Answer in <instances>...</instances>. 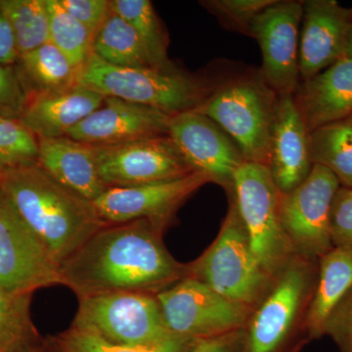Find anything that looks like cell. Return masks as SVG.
Here are the masks:
<instances>
[{
	"instance_id": "41",
	"label": "cell",
	"mask_w": 352,
	"mask_h": 352,
	"mask_svg": "<svg viewBox=\"0 0 352 352\" xmlns=\"http://www.w3.org/2000/svg\"><path fill=\"white\" fill-rule=\"evenodd\" d=\"M50 352H60V351H56V349H52V347H51Z\"/></svg>"
},
{
	"instance_id": "10",
	"label": "cell",
	"mask_w": 352,
	"mask_h": 352,
	"mask_svg": "<svg viewBox=\"0 0 352 352\" xmlns=\"http://www.w3.org/2000/svg\"><path fill=\"white\" fill-rule=\"evenodd\" d=\"M340 188L333 173L314 164L300 186L282 194V226L296 256L319 259L333 249L331 212Z\"/></svg>"
},
{
	"instance_id": "1",
	"label": "cell",
	"mask_w": 352,
	"mask_h": 352,
	"mask_svg": "<svg viewBox=\"0 0 352 352\" xmlns=\"http://www.w3.org/2000/svg\"><path fill=\"white\" fill-rule=\"evenodd\" d=\"M166 224L139 219L102 227L60 264L78 298L133 292L157 295L188 276L164 244Z\"/></svg>"
},
{
	"instance_id": "8",
	"label": "cell",
	"mask_w": 352,
	"mask_h": 352,
	"mask_svg": "<svg viewBox=\"0 0 352 352\" xmlns=\"http://www.w3.org/2000/svg\"><path fill=\"white\" fill-rule=\"evenodd\" d=\"M72 328L113 344L144 346L173 337L156 295L133 292L78 298Z\"/></svg>"
},
{
	"instance_id": "23",
	"label": "cell",
	"mask_w": 352,
	"mask_h": 352,
	"mask_svg": "<svg viewBox=\"0 0 352 352\" xmlns=\"http://www.w3.org/2000/svg\"><path fill=\"white\" fill-rule=\"evenodd\" d=\"M15 68L29 101L38 95L73 87L78 82L80 73V69L50 43L21 55Z\"/></svg>"
},
{
	"instance_id": "16",
	"label": "cell",
	"mask_w": 352,
	"mask_h": 352,
	"mask_svg": "<svg viewBox=\"0 0 352 352\" xmlns=\"http://www.w3.org/2000/svg\"><path fill=\"white\" fill-rule=\"evenodd\" d=\"M171 117L157 109L105 97L101 107L67 134L90 146H112L168 135Z\"/></svg>"
},
{
	"instance_id": "14",
	"label": "cell",
	"mask_w": 352,
	"mask_h": 352,
	"mask_svg": "<svg viewBox=\"0 0 352 352\" xmlns=\"http://www.w3.org/2000/svg\"><path fill=\"white\" fill-rule=\"evenodd\" d=\"M168 135L193 170L233 191L234 177L245 163L233 139L207 116L189 111L171 117Z\"/></svg>"
},
{
	"instance_id": "24",
	"label": "cell",
	"mask_w": 352,
	"mask_h": 352,
	"mask_svg": "<svg viewBox=\"0 0 352 352\" xmlns=\"http://www.w3.org/2000/svg\"><path fill=\"white\" fill-rule=\"evenodd\" d=\"M94 54L106 63L124 68H164L155 61L129 23L109 11L94 41Z\"/></svg>"
},
{
	"instance_id": "40",
	"label": "cell",
	"mask_w": 352,
	"mask_h": 352,
	"mask_svg": "<svg viewBox=\"0 0 352 352\" xmlns=\"http://www.w3.org/2000/svg\"><path fill=\"white\" fill-rule=\"evenodd\" d=\"M346 122H349V124H352V115L346 120Z\"/></svg>"
},
{
	"instance_id": "30",
	"label": "cell",
	"mask_w": 352,
	"mask_h": 352,
	"mask_svg": "<svg viewBox=\"0 0 352 352\" xmlns=\"http://www.w3.org/2000/svg\"><path fill=\"white\" fill-rule=\"evenodd\" d=\"M198 340L173 336L162 342L144 346L113 344L76 329H69L48 342L60 352H191Z\"/></svg>"
},
{
	"instance_id": "4",
	"label": "cell",
	"mask_w": 352,
	"mask_h": 352,
	"mask_svg": "<svg viewBox=\"0 0 352 352\" xmlns=\"http://www.w3.org/2000/svg\"><path fill=\"white\" fill-rule=\"evenodd\" d=\"M104 97L157 109L170 117L196 110L212 94L207 82L173 68H124L92 53L78 82Z\"/></svg>"
},
{
	"instance_id": "20",
	"label": "cell",
	"mask_w": 352,
	"mask_h": 352,
	"mask_svg": "<svg viewBox=\"0 0 352 352\" xmlns=\"http://www.w3.org/2000/svg\"><path fill=\"white\" fill-rule=\"evenodd\" d=\"M104 100L105 97L76 83L31 99L21 122L36 138H63Z\"/></svg>"
},
{
	"instance_id": "37",
	"label": "cell",
	"mask_w": 352,
	"mask_h": 352,
	"mask_svg": "<svg viewBox=\"0 0 352 352\" xmlns=\"http://www.w3.org/2000/svg\"><path fill=\"white\" fill-rule=\"evenodd\" d=\"M244 330L214 339L198 340L191 352H242Z\"/></svg>"
},
{
	"instance_id": "17",
	"label": "cell",
	"mask_w": 352,
	"mask_h": 352,
	"mask_svg": "<svg viewBox=\"0 0 352 352\" xmlns=\"http://www.w3.org/2000/svg\"><path fill=\"white\" fill-rule=\"evenodd\" d=\"M352 9L333 0L302 1L300 75L307 80L346 56Z\"/></svg>"
},
{
	"instance_id": "22",
	"label": "cell",
	"mask_w": 352,
	"mask_h": 352,
	"mask_svg": "<svg viewBox=\"0 0 352 352\" xmlns=\"http://www.w3.org/2000/svg\"><path fill=\"white\" fill-rule=\"evenodd\" d=\"M352 288V245L333 247L318 259V278L307 321L309 342L326 336L329 317Z\"/></svg>"
},
{
	"instance_id": "36",
	"label": "cell",
	"mask_w": 352,
	"mask_h": 352,
	"mask_svg": "<svg viewBox=\"0 0 352 352\" xmlns=\"http://www.w3.org/2000/svg\"><path fill=\"white\" fill-rule=\"evenodd\" d=\"M60 2L94 36L110 11L107 0H60Z\"/></svg>"
},
{
	"instance_id": "19",
	"label": "cell",
	"mask_w": 352,
	"mask_h": 352,
	"mask_svg": "<svg viewBox=\"0 0 352 352\" xmlns=\"http://www.w3.org/2000/svg\"><path fill=\"white\" fill-rule=\"evenodd\" d=\"M294 99L309 132L349 119L352 115V58H344L302 80Z\"/></svg>"
},
{
	"instance_id": "33",
	"label": "cell",
	"mask_w": 352,
	"mask_h": 352,
	"mask_svg": "<svg viewBox=\"0 0 352 352\" xmlns=\"http://www.w3.org/2000/svg\"><path fill=\"white\" fill-rule=\"evenodd\" d=\"M29 104V97L21 82L15 65L0 64V117L22 120Z\"/></svg>"
},
{
	"instance_id": "42",
	"label": "cell",
	"mask_w": 352,
	"mask_h": 352,
	"mask_svg": "<svg viewBox=\"0 0 352 352\" xmlns=\"http://www.w3.org/2000/svg\"><path fill=\"white\" fill-rule=\"evenodd\" d=\"M46 352H47V351H46Z\"/></svg>"
},
{
	"instance_id": "27",
	"label": "cell",
	"mask_w": 352,
	"mask_h": 352,
	"mask_svg": "<svg viewBox=\"0 0 352 352\" xmlns=\"http://www.w3.org/2000/svg\"><path fill=\"white\" fill-rule=\"evenodd\" d=\"M0 11L11 25L20 56L50 43L46 0H0Z\"/></svg>"
},
{
	"instance_id": "9",
	"label": "cell",
	"mask_w": 352,
	"mask_h": 352,
	"mask_svg": "<svg viewBox=\"0 0 352 352\" xmlns=\"http://www.w3.org/2000/svg\"><path fill=\"white\" fill-rule=\"evenodd\" d=\"M156 296L170 332L195 340L244 330L252 314L250 308L224 298L190 276Z\"/></svg>"
},
{
	"instance_id": "12",
	"label": "cell",
	"mask_w": 352,
	"mask_h": 352,
	"mask_svg": "<svg viewBox=\"0 0 352 352\" xmlns=\"http://www.w3.org/2000/svg\"><path fill=\"white\" fill-rule=\"evenodd\" d=\"M94 149L99 176L107 189L170 182L198 173L168 134Z\"/></svg>"
},
{
	"instance_id": "2",
	"label": "cell",
	"mask_w": 352,
	"mask_h": 352,
	"mask_svg": "<svg viewBox=\"0 0 352 352\" xmlns=\"http://www.w3.org/2000/svg\"><path fill=\"white\" fill-rule=\"evenodd\" d=\"M0 189L59 265L108 226L94 201L60 184L38 163L1 173Z\"/></svg>"
},
{
	"instance_id": "28",
	"label": "cell",
	"mask_w": 352,
	"mask_h": 352,
	"mask_svg": "<svg viewBox=\"0 0 352 352\" xmlns=\"http://www.w3.org/2000/svg\"><path fill=\"white\" fill-rule=\"evenodd\" d=\"M46 3L50 13V43L76 69H82L94 53V34L64 8L60 0H46Z\"/></svg>"
},
{
	"instance_id": "21",
	"label": "cell",
	"mask_w": 352,
	"mask_h": 352,
	"mask_svg": "<svg viewBox=\"0 0 352 352\" xmlns=\"http://www.w3.org/2000/svg\"><path fill=\"white\" fill-rule=\"evenodd\" d=\"M38 164L60 184L94 201L106 191L94 146L63 136L38 138Z\"/></svg>"
},
{
	"instance_id": "39",
	"label": "cell",
	"mask_w": 352,
	"mask_h": 352,
	"mask_svg": "<svg viewBox=\"0 0 352 352\" xmlns=\"http://www.w3.org/2000/svg\"><path fill=\"white\" fill-rule=\"evenodd\" d=\"M344 58H352V27L349 32V41H347L346 56Z\"/></svg>"
},
{
	"instance_id": "32",
	"label": "cell",
	"mask_w": 352,
	"mask_h": 352,
	"mask_svg": "<svg viewBox=\"0 0 352 352\" xmlns=\"http://www.w3.org/2000/svg\"><path fill=\"white\" fill-rule=\"evenodd\" d=\"M275 1L276 0H208L201 3L226 29L252 38L254 20Z\"/></svg>"
},
{
	"instance_id": "15",
	"label": "cell",
	"mask_w": 352,
	"mask_h": 352,
	"mask_svg": "<svg viewBox=\"0 0 352 352\" xmlns=\"http://www.w3.org/2000/svg\"><path fill=\"white\" fill-rule=\"evenodd\" d=\"M210 182L208 176L194 173L170 182L108 188L94 205L106 224L148 219L168 226L180 206Z\"/></svg>"
},
{
	"instance_id": "26",
	"label": "cell",
	"mask_w": 352,
	"mask_h": 352,
	"mask_svg": "<svg viewBox=\"0 0 352 352\" xmlns=\"http://www.w3.org/2000/svg\"><path fill=\"white\" fill-rule=\"evenodd\" d=\"M309 147L312 164L333 173L340 187L352 189V124L344 120L315 129Z\"/></svg>"
},
{
	"instance_id": "7",
	"label": "cell",
	"mask_w": 352,
	"mask_h": 352,
	"mask_svg": "<svg viewBox=\"0 0 352 352\" xmlns=\"http://www.w3.org/2000/svg\"><path fill=\"white\" fill-rule=\"evenodd\" d=\"M281 195L264 164H244L234 177L232 196L244 224L252 251L273 278L296 256L282 226Z\"/></svg>"
},
{
	"instance_id": "6",
	"label": "cell",
	"mask_w": 352,
	"mask_h": 352,
	"mask_svg": "<svg viewBox=\"0 0 352 352\" xmlns=\"http://www.w3.org/2000/svg\"><path fill=\"white\" fill-rule=\"evenodd\" d=\"M278 97L258 71L222 83L194 111L221 127L245 161L268 166Z\"/></svg>"
},
{
	"instance_id": "3",
	"label": "cell",
	"mask_w": 352,
	"mask_h": 352,
	"mask_svg": "<svg viewBox=\"0 0 352 352\" xmlns=\"http://www.w3.org/2000/svg\"><path fill=\"white\" fill-rule=\"evenodd\" d=\"M317 278L318 259L296 254L252 311L242 352H298L308 344L307 321Z\"/></svg>"
},
{
	"instance_id": "5",
	"label": "cell",
	"mask_w": 352,
	"mask_h": 352,
	"mask_svg": "<svg viewBox=\"0 0 352 352\" xmlns=\"http://www.w3.org/2000/svg\"><path fill=\"white\" fill-rule=\"evenodd\" d=\"M219 235L207 251L188 264V276L203 282L232 302L254 311L272 287L252 251L249 237L232 196Z\"/></svg>"
},
{
	"instance_id": "38",
	"label": "cell",
	"mask_w": 352,
	"mask_h": 352,
	"mask_svg": "<svg viewBox=\"0 0 352 352\" xmlns=\"http://www.w3.org/2000/svg\"><path fill=\"white\" fill-rule=\"evenodd\" d=\"M20 58L11 25L0 11V64L14 66Z\"/></svg>"
},
{
	"instance_id": "34",
	"label": "cell",
	"mask_w": 352,
	"mask_h": 352,
	"mask_svg": "<svg viewBox=\"0 0 352 352\" xmlns=\"http://www.w3.org/2000/svg\"><path fill=\"white\" fill-rule=\"evenodd\" d=\"M331 235L333 247L352 245V189L340 187L331 212Z\"/></svg>"
},
{
	"instance_id": "18",
	"label": "cell",
	"mask_w": 352,
	"mask_h": 352,
	"mask_svg": "<svg viewBox=\"0 0 352 352\" xmlns=\"http://www.w3.org/2000/svg\"><path fill=\"white\" fill-rule=\"evenodd\" d=\"M309 133L294 95H279L268 168L283 195L300 186L312 170Z\"/></svg>"
},
{
	"instance_id": "29",
	"label": "cell",
	"mask_w": 352,
	"mask_h": 352,
	"mask_svg": "<svg viewBox=\"0 0 352 352\" xmlns=\"http://www.w3.org/2000/svg\"><path fill=\"white\" fill-rule=\"evenodd\" d=\"M112 12L133 28L161 67L171 66L168 58V34L149 0H111Z\"/></svg>"
},
{
	"instance_id": "35",
	"label": "cell",
	"mask_w": 352,
	"mask_h": 352,
	"mask_svg": "<svg viewBox=\"0 0 352 352\" xmlns=\"http://www.w3.org/2000/svg\"><path fill=\"white\" fill-rule=\"evenodd\" d=\"M325 335L333 340L340 352H352V288L333 308Z\"/></svg>"
},
{
	"instance_id": "13",
	"label": "cell",
	"mask_w": 352,
	"mask_h": 352,
	"mask_svg": "<svg viewBox=\"0 0 352 352\" xmlns=\"http://www.w3.org/2000/svg\"><path fill=\"white\" fill-rule=\"evenodd\" d=\"M302 1H275L252 24L263 53L261 76L277 95H294L300 85V28Z\"/></svg>"
},
{
	"instance_id": "25",
	"label": "cell",
	"mask_w": 352,
	"mask_h": 352,
	"mask_svg": "<svg viewBox=\"0 0 352 352\" xmlns=\"http://www.w3.org/2000/svg\"><path fill=\"white\" fill-rule=\"evenodd\" d=\"M32 295H13L0 288V352H46L47 342L31 318Z\"/></svg>"
},
{
	"instance_id": "31",
	"label": "cell",
	"mask_w": 352,
	"mask_h": 352,
	"mask_svg": "<svg viewBox=\"0 0 352 352\" xmlns=\"http://www.w3.org/2000/svg\"><path fill=\"white\" fill-rule=\"evenodd\" d=\"M38 163V138L21 120L0 117V175Z\"/></svg>"
},
{
	"instance_id": "11",
	"label": "cell",
	"mask_w": 352,
	"mask_h": 352,
	"mask_svg": "<svg viewBox=\"0 0 352 352\" xmlns=\"http://www.w3.org/2000/svg\"><path fill=\"white\" fill-rule=\"evenodd\" d=\"M64 285L60 265L0 189V288L32 295Z\"/></svg>"
}]
</instances>
